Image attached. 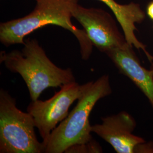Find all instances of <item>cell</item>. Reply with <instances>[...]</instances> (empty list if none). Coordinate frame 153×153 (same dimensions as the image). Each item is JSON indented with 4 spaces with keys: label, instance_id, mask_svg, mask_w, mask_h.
Listing matches in <instances>:
<instances>
[{
    "label": "cell",
    "instance_id": "cell-8",
    "mask_svg": "<svg viewBox=\"0 0 153 153\" xmlns=\"http://www.w3.org/2000/svg\"><path fill=\"white\" fill-rule=\"evenodd\" d=\"M121 74L127 76L148 98L153 108V78L150 70L143 67L133 47L111 49L106 53Z\"/></svg>",
    "mask_w": 153,
    "mask_h": 153
},
{
    "label": "cell",
    "instance_id": "cell-3",
    "mask_svg": "<svg viewBox=\"0 0 153 153\" xmlns=\"http://www.w3.org/2000/svg\"><path fill=\"white\" fill-rule=\"evenodd\" d=\"M112 93L109 76L104 74L93 82L78 100L76 107L43 142L44 153H63L71 146L91 140V125L89 117L95 105Z\"/></svg>",
    "mask_w": 153,
    "mask_h": 153
},
{
    "label": "cell",
    "instance_id": "cell-6",
    "mask_svg": "<svg viewBox=\"0 0 153 153\" xmlns=\"http://www.w3.org/2000/svg\"><path fill=\"white\" fill-rule=\"evenodd\" d=\"M73 18L82 25L93 45L103 53L129 44L115 19L102 9L78 4L73 11Z\"/></svg>",
    "mask_w": 153,
    "mask_h": 153
},
{
    "label": "cell",
    "instance_id": "cell-5",
    "mask_svg": "<svg viewBox=\"0 0 153 153\" xmlns=\"http://www.w3.org/2000/svg\"><path fill=\"white\" fill-rule=\"evenodd\" d=\"M93 82L82 85L76 81L67 83L48 100L31 101L27 111L33 116L42 142L47 141L58 124L68 116L70 107L88 91Z\"/></svg>",
    "mask_w": 153,
    "mask_h": 153
},
{
    "label": "cell",
    "instance_id": "cell-12",
    "mask_svg": "<svg viewBox=\"0 0 153 153\" xmlns=\"http://www.w3.org/2000/svg\"><path fill=\"white\" fill-rule=\"evenodd\" d=\"M146 14L151 19L153 20V0L147 6Z\"/></svg>",
    "mask_w": 153,
    "mask_h": 153
},
{
    "label": "cell",
    "instance_id": "cell-1",
    "mask_svg": "<svg viewBox=\"0 0 153 153\" xmlns=\"http://www.w3.org/2000/svg\"><path fill=\"white\" fill-rule=\"evenodd\" d=\"M36 5L28 15L0 24V42L6 47L23 44L28 35L47 25H55L71 32L78 41L83 60L92 53L93 44L85 30L71 22L78 0H36Z\"/></svg>",
    "mask_w": 153,
    "mask_h": 153
},
{
    "label": "cell",
    "instance_id": "cell-9",
    "mask_svg": "<svg viewBox=\"0 0 153 153\" xmlns=\"http://www.w3.org/2000/svg\"><path fill=\"white\" fill-rule=\"evenodd\" d=\"M107 6L112 11L117 21L120 24L127 43L136 49L142 50L145 55L150 60L152 57L145 45L141 43L136 35V25L142 23L146 15L139 4L131 2L121 5L115 0H99Z\"/></svg>",
    "mask_w": 153,
    "mask_h": 153
},
{
    "label": "cell",
    "instance_id": "cell-11",
    "mask_svg": "<svg viewBox=\"0 0 153 153\" xmlns=\"http://www.w3.org/2000/svg\"><path fill=\"white\" fill-rule=\"evenodd\" d=\"M134 153H153V142L146 141L137 145L134 150Z\"/></svg>",
    "mask_w": 153,
    "mask_h": 153
},
{
    "label": "cell",
    "instance_id": "cell-7",
    "mask_svg": "<svg viewBox=\"0 0 153 153\" xmlns=\"http://www.w3.org/2000/svg\"><path fill=\"white\" fill-rule=\"evenodd\" d=\"M137 123L126 111L102 118V123L91 126V131L108 142L117 153H134L137 145L145 141L133 134Z\"/></svg>",
    "mask_w": 153,
    "mask_h": 153
},
{
    "label": "cell",
    "instance_id": "cell-2",
    "mask_svg": "<svg viewBox=\"0 0 153 153\" xmlns=\"http://www.w3.org/2000/svg\"><path fill=\"white\" fill-rule=\"evenodd\" d=\"M23 45L21 51L1 52L0 62L9 71L22 76L31 101L37 100L48 88H61L76 82L71 69L56 65L36 39H27Z\"/></svg>",
    "mask_w": 153,
    "mask_h": 153
},
{
    "label": "cell",
    "instance_id": "cell-4",
    "mask_svg": "<svg viewBox=\"0 0 153 153\" xmlns=\"http://www.w3.org/2000/svg\"><path fill=\"white\" fill-rule=\"evenodd\" d=\"M33 116L16 107V99L0 90V153H43Z\"/></svg>",
    "mask_w": 153,
    "mask_h": 153
},
{
    "label": "cell",
    "instance_id": "cell-13",
    "mask_svg": "<svg viewBox=\"0 0 153 153\" xmlns=\"http://www.w3.org/2000/svg\"><path fill=\"white\" fill-rule=\"evenodd\" d=\"M150 63H151V65H150V68L149 70H150V71L151 73H152V75L153 78V58L152 59V61H150Z\"/></svg>",
    "mask_w": 153,
    "mask_h": 153
},
{
    "label": "cell",
    "instance_id": "cell-10",
    "mask_svg": "<svg viewBox=\"0 0 153 153\" xmlns=\"http://www.w3.org/2000/svg\"><path fill=\"white\" fill-rule=\"evenodd\" d=\"M103 152V149L100 144L92 138L86 143L76 144L68 148L66 153H99Z\"/></svg>",
    "mask_w": 153,
    "mask_h": 153
}]
</instances>
